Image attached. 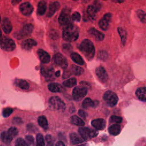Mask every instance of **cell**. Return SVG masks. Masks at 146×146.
I'll return each instance as SVG.
<instances>
[{
	"mask_svg": "<svg viewBox=\"0 0 146 146\" xmlns=\"http://www.w3.org/2000/svg\"><path fill=\"white\" fill-rule=\"evenodd\" d=\"M79 36V29L71 23L66 26L63 30L62 38L64 40L68 42L76 40Z\"/></svg>",
	"mask_w": 146,
	"mask_h": 146,
	"instance_id": "obj_1",
	"label": "cell"
},
{
	"mask_svg": "<svg viewBox=\"0 0 146 146\" xmlns=\"http://www.w3.org/2000/svg\"><path fill=\"white\" fill-rule=\"evenodd\" d=\"M80 51L88 60L91 59L95 54V47L92 42L88 39L83 40L80 44Z\"/></svg>",
	"mask_w": 146,
	"mask_h": 146,
	"instance_id": "obj_2",
	"label": "cell"
},
{
	"mask_svg": "<svg viewBox=\"0 0 146 146\" xmlns=\"http://www.w3.org/2000/svg\"><path fill=\"white\" fill-rule=\"evenodd\" d=\"M0 47L4 51H11L15 48V43L10 38L2 36L0 38Z\"/></svg>",
	"mask_w": 146,
	"mask_h": 146,
	"instance_id": "obj_3",
	"label": "cell"
},
{
	"mask_svg": "<svg viewBox=\"0 0 146 146\" xmlns=\"http://www.w3.org/2000/svg\"><path fill=\"white\" fill-rule=\"evenodd\" d=\"M48 105L51 109L54 110H65L66 106L64 103L60 98L58 96L51 97L48 101Z\"/></svg>",
	"mask_w": 146,
	"mask_h": 146,
	"instance_id": "obj_4",
	"label": "cell"
},
{
	"mask_svg": "<svg viewBox=\"0 0 146 146\" xmlns=\"http://www.w3.org/2000/svg\"><path fill=\"white\" fill-rule=\"evenodd\" d=\"M103 99L106 104L110 107L115 106L118 101V97L117 95L111 91H107L104 93Z\"/></svg>",
	"mask_w": 146,
	"mask_h": 146,
	"instance_id": "obj_5",
	"label": "cell"
},
{
	"mask_svg": "<svg viewBox=\"0 0 146 146\" xmlns=\"http://www.w3.org/2000/svg\"><path fill=\"white\" fill-rule=\"evenodd\" d=\"M34 26L33 25L29 23L23 26L22 29L18 33H15L14 36L17 39H22L30 35L33 31Z\"/></svg>",
	"mask_w": 146,
	"mask_h": 146,
	"instance_id": "obj_6",
	"label": "cell"
},
{
	"mask_svg": "<svg viewBox=\"0 0 146 146\" xmlns=\"http://www.w3.org/2000/svg\"><path fill=\"white\" fill-rule=\"evenodd\" d=\"M70 10L67 7H65L62 10L58 18V21L60 25L66 26V25L71 23V17L70 15Z\"/></svg>",
	"mask_w": 146,
	"mask_h": 146,
	"instance_id": "obj_7",
	"label": "cell"
},
{
	"mask_svg": "<svg viewBox=\"0 0 146 146\" xmlns=\"http://www.w3.org/2000/svg\"><path fill=\"white\" fill-rule=\"evenodd\" d=\"M79 133L84 140H88L91 137H95L98 135V132L95 130L90 129L87 127L79 128Z\"/></svg>",
	"mask_w": 146,
	"mask_h": 146,
	"instance_id": "obj_8",
	"label": "cell"
},
{
	"mask_svg": "<svg viewBox=\"0 0 146 146\" xmlns=\"http://www.w3.org/2000/svg\"><path fill=\"white\" fill-rule=\"evenodd\" d=\"M87 93V88L86 87H76L72 91V96L76 101L82 99Z\"/></svg>",
	"mask_w": 146,
	"mask_h": 146,
	"instance_id": "obj_9",
	"label": "cell"
},
{
	"mask_svg": "<svg viewBox=\"0 0 146 146\" xmlns=\"http://www.w3.org/2000/svg\"><path fill=\"white\" fill-rule=\"evenodd\" d=\"M55 63L62 67V68H66L68 66V63L66 58L60 53H57L54 55L53 57Z\"/></svg>",
	"mask_w": 146,
	"mask_h": 146,
	"instance_id": "obj_10",
	"label": "cell"
},
{
	"mask_svg": "<svg viewBox=\"0 0 146 146\" xmlns=\"http://www.w3.org/2000/svg\"><path fill=\"white\" fill-rule=\"evenodd\" d=\"M19 10L23 15L25 16H29L33 13L34 11V7L29 2H25L20 5Z\"/></svg>",
	"mask_w": 146,
	"mask_h": 146,
	"instance_id": "obj_11",
	"label": "cell"
},
{
	"mask_svg": "<svg viewBox=\"0 0 146 146\" xmlns=\"http://www.w3.org/2000/svg\"><path fill=\"white\" fill-rule=\"evenodd\" d=\"M111 17L112 15L110 13L106 14L99 22L98 25L99 27L103 30H107L111 22Z\"/></svg>",
	"mask_w": 146,
	"mask_h": 146,
	"instance_id": "obj_12",
	"label": "cell"
},
{
	"mask_svg": "<svg viewBox=\"0 0 146 146\" xmlns=\"http://www.w3.org/2000/svg\"><path fill=\"white\" fill-rule=\"evenodd\" d=\"M96 74L102 82H106L108 79V75L106 70L103 67H98L96 69Z\"/></svg>",
	"mask_w": 146,
	"mask_h": 146,
	"instance_id": "obj_13",
	"label": "cell"
},
{
	"mask_svg": "<svg viewBox=\"0 0 146 146\" xmlns=\"http://www.w3.org/2000/svg\"><path fill=\"white\" fill-rule=\"evenodd\" d=\"M38 55L40 61L43 63H48L50 61V55L44 50L42 49H39L37 51Z\"/></svg>",
	"mask_w": 146,
	"mask_h": 146,
	"instance_id": "obj_14",
	"label": "cell"
},
{
	"mask_svg": "<svg viewBox=\"0 0 146 146\" xmlns=\"http://www.w3.org/2000/svg\"><path fill=\"white\" fill-rule=\"evenodd\" d=\"M2 28L6 34L11 33L13 29V26L10 21L7 18H3L2 22Z\"/></svg>",
	"mask_w": 146,
	"mask_h": 146,
	"instance_id": "obj_15",
	"label": "cell"
},
{
	"mask_svg": "<svg viewBox=\"0 0 146 146\" xmlns=\"http://www.w3.org/2000/svg\"><path fill=\"white\" fill-rule=\"evenodd\" d=\"M88 33L92 36L97 41L102 40L104 38V35L94 28H91L88 30Z\"/></svg>",
	"mask_w": 146,
	"mask_h": 146,
	"instance_id": "obj_16",
	"label": "cell"
},
{
	"mask_svg": "<svg viewBox=\"0 0 146 146\" xmlns=\"http://www.w3.org/2000/svg\"><path fill=\"white\" fill-rule=\"evenodd\" d=\"M91 124L97 129L102 130L106 127V121L103 119H96L92 121Z\"/></svg>",
	"mask_w": 146,
	"mask_h": 146,
	"instance_id": "obj_17",
	"label": "cell"
},
{
	"mask_svg": "<svg viewBox=\"0 0 146 146\" xmlns=\"http://www.w3.org/2000/svg\"><path fill=\"white\" fill-rule=\"evenodd\" d=\"M59 7H60V4L57 1L51 3L49 6L48 11L47 14V17H51L55 14V13L59 9Z\"/></svg>",
	"mask_w": 146,
	"mask_h": 146,
	"instance_id": "obj_18",
	"label": "cell"
},
{
	"mask_svg": "<svg viewBox=\"0 0 146 146\" xmlns=\"http://www.w3.org/2000/svg\"><path fill=\"white\" fill-rule=\"evenodd\" d=\"M37 42L34 39H27L22 42V46L24 49L26 50H29L31 49L33 47L35 46Z\"/></svg>",
	"mask_w": 146,
	"mask_h": 146,
	"instance_id": "obj_19",
	"label": "cell"
},
{
	"mask_svg": "<svg viewBox=\"0 0 146 146\" xmlns=\"http://www.w3.org/2000/svg\"><path fill=\"white\" fill-rule=\"evenodd\" d=\"M70 139L71 143L74 145L80 144L82 143L84 140V139L81 137L80 135L79 136L75 133H71L70 135Z\"/></svg>",
	"mask_w": 146,
	"mask_h": 146,
	"instance_id": "obj_20",
	"label": "cell"
},
{
	"mask_svg": "<svg viewBox=\"0 0 146 146\" xmlns=\"http://www.w3.org/2000/svg\"><path fill=\"white\" fill-rule=\"evenodd\" d=\"M47 9V3L46 1L42 0L39 1L37 7V14L39 15H43L46 11Z\"/></svg>",
	"mask_w": 146,
	"mask_h": 146,
	"instance_id": "obj_21",
	"label": "cell"
},
{
	"mask_svg": "<svg viewBox=\"0 0 146 146\" xmlns=\"http://www.w3.org/2000/svg\"><path fill=\"white\" fill-rule=\"evenodd\" d=\"M136 95L139 99L146 102V87H140L136 91Z\"/></svg>",
	"mask_w": 146,
	"mask_h": 146,
	"instance_id": "obj_22",
	"label": "cell"
},
{
	"mask_svg": "<svg viewBox=\"0 0 146 146\" xmlns=\"http://www.w3.org/2000/svg\"><path fill=\"white\" fill-rule=\"evenodd\" d=\"M13 137L7 132V131H3L1 134V139L3 143L6 144L11 143Z\"/></svg>",
	"mask_w": 146,
	"mask_h": 146,
	"instance_id": "obj_23",
	"label": "cell"
},
{
	"mask_svg": "<svg viewBox=\"0 0 146 146\" xmlns=\"http://www.w3.org/2000/svg\"><path fill=\"white\" fill-rule=\"evenodd\" d=\"M48 89L52 92H59L63 90V87L59 83H51L48 85Z\"/></svg>",
	"mask_w": 146,
	"mask_h": 146,
	"instance_id": "obj_24",
	"label": "cell"
},
{
	"mask_svg": "<svg viewBox=\"0 0 146 146\" xmlns=\"http://www.w3.org/2000/svg\"><path fill=\"white\" fill-rule=\"evenodd\" d=\"M41 74L46 78H51L53 76L54 70L52 68H47L46 67H42L40 70Z\"/></svg>",
	"mask_w": 146,
	"mask_h": 146,
	"instance_id": "obj_25",
	"label": "cell"
},
{
	"mask_svg": "<svg viewBox=\"0 0 146 146\" xmlns=\"http://www.w3.org/2000/svg\"><path fill=\"white\" fill-rule=\"evenodd\" d=\"M15 84L22 90H27L29 88V83L23 79H16L15 80Z\"/></svg>",
	"mask_w": 146,
	"mask_h": 146,
	"instance_id": "obj_26",
	"label": "cell"
},
{
	"mask_svg": "<svg viewBox=\"0 0 146 146\" xmlns=\"http://www.w3.org/2000/svg\"><path fill=\"white\" fill-rule=\"evenodd\" d=\"M71 58L72 60L76 63L79 65H83L84 64V60L82 56L76 52H72L71 54Z\"/></svg>",
	"mask_w": 146,
	"mask_h": 146,
	"instance_id": "obj_27",
	"label": "cell"
},
{
	"mask_svg": "<svg viewBox=\"0 0 146 146\" xmlns=\"http://www.w3.org/2000/svg\"><path fill=\"white\" fill-rule=\"evenodd\" d=\"M70 121L72 124L78 126H83L84 125V122L83 120L76 115L71 116L70 118Z\"/></svg>",
	"mask_w": 146,
	"mask_h": 146,
	"instance_id": "obj_28",
	"label": "cell"
},
{
	"mask_svg": "<svg viewBox=\"0 0 146 146\" xmlns=\"http://www.w3.org/2000/svg\"><path fill=\"white\" fill-rule=\"evenodd\" d=\"M120 126L119 124H115L111 125L108 128V131L110 134L112 135H117L120 132Z\"/></svg>",
	"mask_w": 146,
	"mask_h": 146,
	"instance_id": "obj_29",
	"label": "cell"
},
{
	"mask_svg": "<svg viewBox=\"0 0 146 146\" xmlns=\"http://www.w3.org/2000/svg\"><path fill=\"white\" fill-rule=\"evenodd\" d=\"M97 12H98L97 10L92 5H90L87 7V15L90 18H91L92 19L96 18Z\"/></svg>",
	"mask_w": 146,
	"mask_h": 146,
	"instance_id": "obj_30",
	"label": "cell"
},
{
	"mask_svg": "<svg viewBox=\"0 0 146 146\" xmlns=\"http://www.w3.org/2000/svg\"><path fill=\"white\" fill-rule=\"evenodd\" d=\"M38 123L39 125L43 129H47L48 121L47 118L44 116H40L38 118Z\"/></svg>",
	"mask_w": 146,
	"mask_h": 146,
	"instance_id": "obj_31",
	"label": "cell"
},
{
	"mask_svg": "<svg viewBox=\"0 0 146 146\" xmlns=\"http://www.w3.org/2000/svg\"><path fill=\"white\" fill-rule=\"evenodd\" d=\"M63 84L64 86L68 88L72 87L76 84V79L74 78H70L63 82Z\"/></svg>",
	"mask_w": 146,
	"mask_h": 146,
	"instance_id": "obj_32",
	"label": "cell"
},
{
	"mask_svg": "<svg viewBox=\"0 0 146 146\" xmlns=\"http://www.w3.org/2000/svg\"><path fill=\"white\" fill-rule=\"evenodd\" d=\"M95 102L92 101L90 98H86L83 103H82V106L84 108H88L90 107H94L95 106Z\"/></svg>",
	"mask_w": 146,
	"mask_h": 146,
	"instance_id": "obj_33",
	"label": "cell"
},
{
	"mask_svg": "<svg viewBox=\"0 0 146 146\" xmlns=\"http://www.w3.org/2000/svg\"><path fill=\"white\" fill-rule=\"evenodd\" d=\"M71 72L76 75H80L82 74L84 72V70L82 68L75 66V65H72L71 67Z\"/></svg>",
	"mask_w": 146,
	"mask_h": 146,
	"instance_id": "obj_34",
	"label": "cell"
},
{
	"mask_svg": "<svg viewBox=\"0 0 146 146\" xmlns=\"http://www.w3.org/2000/svg\"><path fill=\"white\" fill-rule=\"evenodd\" d=\"M117 31L120 36L121 42H122L123 44H124L126 42V40H127V32L124 29H123L121 27H118Z\"/></svg>",
	"mask_w": 146,
	"mask_h": 146,
	"instance_id": "obj_35",
	"label": "cell"
},
{
	"mask_svg": "<svg viewBox=\"0 0 146 146\" xmlns=\"http://www.w3.org/2000/svg\"><path fill=\"white\" fill-rule=\"evenodd\" d=\"M137 15L140 20L144 23H146V13L141 10H138L136 12Z\"/></svg>",
	"mask_w": 146,
	"mask_h": 146,
	"instance_id": "obj_36",
	"label": "cell"
},
{
	"mask_svg": "<svg viewBox=\"0 0 146 146\" xmlns=\"http://www.w3.org/2000/svg\"><path fill=\"white\" fill-rule=\"evenodd\" d=\"M36 145L38 146H44L45 145L43 136L40 133H38L36 136Z\"/></svg>",
	"mask_w": 146,
	"mask_h": 146,
	"instance_id": "obj_37",
	"label": "cell"
},
{
	"mask_svg": "<svg viewBox=\"0 0 146 146\" xmlns=\"http://www.w3.org/2000/svg\"><path fill=\"white\" fill-rule=\"evenodd\" d=\"M7 132L14 138L17 136L18 133V131L17 128L11 127L7 130Z\"/></svg>",
	"mask_w": 146,
	"mask_h": 146,
	"instance_id": "obj_38",
	"label": "cell"
},
{
	"mask_svg": "<svg viewBox=\"0 0 146 146\" xmlns=\"http://www.w3.org/2000/svg\"><path fill=\"white\" fill-rule=\"evenodd\" d=\"M13 112V109L11 108H5L2 111V115L3 117H9Z\"/></svg>",
	"mask_w": 146,
	"mask_h": 146,
	"instance_id": "obj_39",
	"label": "cell"
},
{
	"mask_svg": "<svg viewBox=\"0 0 146 146\" xmlns=\"http://www.w3.org/2000/svg\"><path fill=\"white\" fill-rule=\"evenodd\" d=\"M15 145H18V146H27L28 145V143L22 138H18L15 143Z\"/></svg>",
	"mask_w": 146,
	"mask_h": 146,
	"instance_id": "obj_40",
	"label": "cell"
},
{
	"mask_svg": "<svg viewBox=\"0 0 146 146\" xmlns=\"http://www.w3.org/2000/svg\"><path fill=\"white\" fill-rule=\"evenodd\" d=\"M110 121L112 123H120L122 121V118L118 116L113 115L110 118Z\"/></svg>",
	"mask_w": 146,
	"mask_h": 146,
	"instance_id": "obj_41",
	"label": "cell"
},
{
	"mask_svg": "<svg viewBox=\"0 0 146 146\" xmlns=\"http://www.w3.org/2000/svg\"><path fill=\"white\" fill-rule=\"evenodd\" d=\"M46 141L47 142V145H52L54 144V139L52 136L50 135H47L45 137Z\"/></svg>",
	"mask_w": 146,
	"mask_h": 146,
	"instance_id": "obj_42",
	"label": "cell"
},
{
	"mask_svg": "<svg viewBox=\"0 0 146 146\" xmlns=\"http://www.w3.org/2000/svg\"><path fill=\"white\" fill-rule=\"evenodd\" d=\"M71 19L73 21L79 22L80 20V15L78 12L74 13L71 15Z\"/></svg>",
	"mask_w": 146,
	"mask_h": 146,
	"instance_id": "obj_43",
	"label": "cell"
},
{
	"mask_svg": "<svg viewBox=\"0 0 146 146\" xmlns=\"http://www.w3.org/2000/svg\"><path fill=\"white\" fill-rule=\"evenodd\" d=\"M26 140L29 145H34V139L33 137L31 135L26 136Z\"/></svg>",
	"mask_w": 146,
	"mask_h": 146,
	"instance_id": "obj_44",
	"label": "cell"
},
{
	"mask_svg": "<svg viewBox=\"0 0 146 146\" xmlns=\"http://www.w3.org/2000/svg\"><path fill=\"white\" fill-rule=\"evenodd\" d=\"M92 6L97 10V11H99L100 9H101V7H102V4L101 3L98 1V0H95L94 1V3H93V5Z\"/></svg>",
	"mask_w": 146,
	"mask_h": 146,
	"instance_id": "obj_45",
	"label": "cell"
},
{
	"mask_svg": "<svg viewBox=\"0 0 146 146\" xmlns=\"http://www.w3.org/2000/svg\"><path fill=\"white\" fill-rule=\"evenodd\" d=\"M13 123L14 124H21L22 123V120L21 118L18 117H15L13 118Z\"/></svg>",
	"mask_w": 146,
	"mask_h": 146,
	"instance_id": "obj_46",
	"label": "cell"
},
{
	"mask_svg": "<svg viewBox=\"0 0 146 146\" xmlns=\"http://www.w3.org/2000/svg\"><path fill=\"white\" fill-rule=\"evenodd\" d=\"M78 113H79V115H80V116H81L82 117H83V118H84V119L86 118V117H87V113L84 111L82 110H79Z\"/></svg>",
	"mask_w": 146,
	"mask_h": 146,
	"instance_id": "obj_47",
	"label": "cell"
},
{
	"mask_svg": "<svg viewBox=\"0 0 146 146\" xmlns=\"http://www.w3.org/2000/svg\"><path fill=\"white\" fill-rule=\"evenodd\" d=\"M27 129L29 131H34V130L33 129V128H35V127L33 125V124H29L27 125Z\"/></svg>",
	"mask_w": 146,
	"mask_h": 146,
	"instance_id": "obj_48",
	"label": "cell"
},
{
	"mask_svg": "<svg viewBox=\"0 0 146 146\" xmlns=\"http://www.w3.org/2000/svg\"><path fill=\"white\" fill-rule=\"evenodd\" d=\"M22 0H11V3L13 5H16L18 4Z\"/></svg>",
	"mask_w": 146,
	"mask_h": 146,
	"instance_id": "obj_49",
	"label": "cell"
},
{
	"mask_svg": "<svg viewBox=\"0 0 146 146\" xmlns=\"http://www.w3.org/2000/svg\"><path fill=\"white\" fill-rule=\"evenodd\" d=\"M55 145H58V146H64V144L61 141H58L56 144H55Z\"/></svg>",
	"mask_w": 146,
	"mask_h": 146,
	"instance_id": "obj_50",
	"label": "cell"
},
{
	"mask_svg": "<svg viewBox=\"0 0 146 146\" xmlns=\"http://www.w3.org/2000/svg\"><path fill=\"white\" fill-rule=\"evenodd\" d=\"M115 3H123L125 0H111Z\"/></svg>",
	"mask_w": 146,
	"mask_h": 146,
	"instance_id": "obj_51",
	"label": "cell"
},
{
	"mask_svg": "<svg viewBox=\"0 0 146 146\" xmlns=\"http://www.w3.org/2000/svg\"><path fill=\"white\" fill-rule=\"evenodd\" d=\"M55 75L56 77H58L60 76V71H57L55 73Z\"/></svg>",
	"mask_w": 146,
	"mask_h": 146,
	"instance_id": "obj_52",
	"label": "cell"
},
{
	"mask_svg": "<svg viewBox=\"0 0 146 146\" xmlns=\"http://www.w3.org/2000/svg\"><path fill=\"white\" fill-rule=\"evenodd\" d=\"M2 36V32H1V30H0V38Z\"/></svg>",
	"mask_w": 146,
	"mask_h": 146,
	"instance_id": "obj_53",
	"label": "cell"
},
{
	"mask_svg": "<svg viewBox=\"0 0 146 146\" xmlns=\"http://www.w3.org/2000/svg\"><path fill=\"white\" fill-rule=\"evenodd\" d=\"M0 22H1V16H0Z\"/></svg>",
	"mask_w": 146,
	"mask_h": 146,
	"instance_id": "obj_54",
	"label": "cell"
},
{
	"mask_svg": "<svg viewBox=\"0 0 146 146\" xmlns=\"http://www.w3.org/2000/svg\"><path fill=\"white\" fill-rule=\"evenodd\" d=\"M73 1H78V0H73Z\"/></svg>",
	"mask_w": 146,
	"mask_h": 146,
	"instance_id": "obj_55",
	"label": "cell"
}]
</instances>
